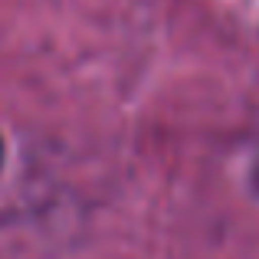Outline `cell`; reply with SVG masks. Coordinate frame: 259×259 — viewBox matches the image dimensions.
<instances>
[{
	"mask_svg": "<svg viewBox=\"0 0 259 259\" xmlns=\"http://www.w3.org/2000/svg\"><path fill=\"white\" fill-rule=\"evenodd\" d=\"M253 181H256V187H259V154H256V164H253Z\"/></svg>",
	"mask_w": 259,
	"mask_h": 259,
	"instance_id": "1",
	"label": "cell"
},
{
	"mask_svg": "<svg viewBox=\"0 0 259 259\" xmlns=\"http://www.w3.org/2000/svg\"><path fill=\"white\" fill-rule=\"evenodd\" d=\"M0 167H4V141H0Z\"/></svg>",
	"mask_w": 259,
	"mask_h": 259,
	"instance_id": "2",
	"label": "cell"
}]
</instances>
